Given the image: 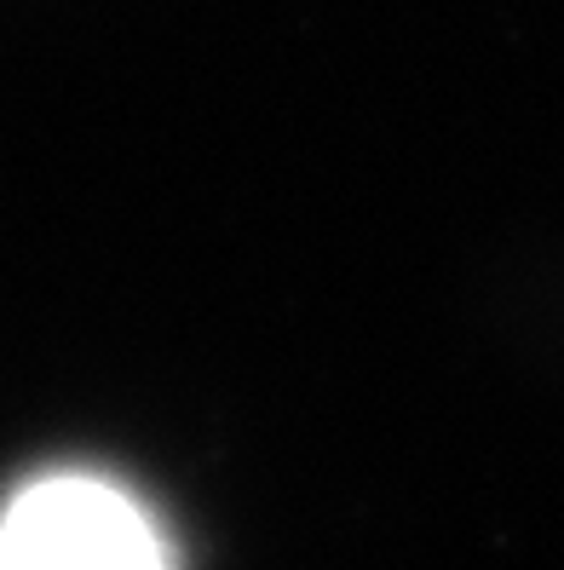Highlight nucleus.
<instances>
[{"mask_svg":"<svg viewBox=\"0 0 564 570\" xmlns=\"http://www.w3.org/2000/svg\"><path fill=\"white\" fill-rule=\"evenodd\" d=\"M0 570H168L150 513L105 479L58 473L12 495Z\"/></svg>","mask_w":564,"mask_h":570,"instance_id":"nucleus-1","label":"nucleus"}]
</instances>
